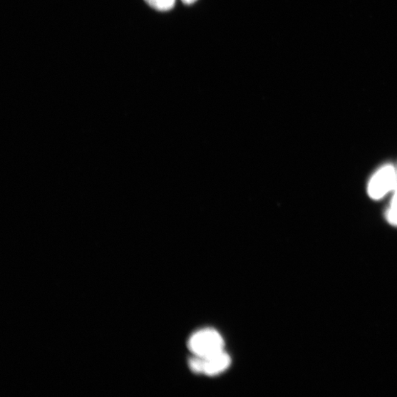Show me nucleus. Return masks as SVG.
Listing matches in <instances>:
<instances>
[{
	"instance_id": "nucleus-1",
	"label": "nucleus",
	"mask_w": 397,
	"mask_h": 397,
	"mask_svg": "<svg viewBox=\"0 0 397 397\" xmlns=\"http://www.w3.org/2000/svg\"><path fill=\"white\" fill-rule=\"evenodd\" d=\"M397 181V170L391 165H386L373 174L367 186L369 197L379 200L393 192Z\"/></svg>"
},
{
	"instance_id": "nucleus-2",
	"label": "nucleus",
	"mask_w": 397,
	"mask_h": 397,
	"mask_svg": "<svg viewBox=\"0 0 397 397\" xmlns=\"http://www.w3.org/2000/svg\"><path fill=\"white\" fill-rule=\"evenodd\" d=\"M225 342L215 330L204 329L195 333L189 341V348L194 356L207 357L224 350Z\"/></svg>"
},
{
	"instance_id": "nucleus-3",
	"label": "nucleus",
	"mask_w": 397,
	"mask_h": 397,
	"mask_svg": "<svg viewBox=\"0 0 397 397\" xmlns=\"http://www.w3.org/2000/svg\"><path fill=\"white\" fill-rule=\"evenodd\" d=\"M230 357L224 350L207 357L195 356L190 361V366L194 372L205 373L208 376L220 375L230 366Z\"/></svg>"
},
{
	"instance_id": "nucleus-4",
	"label": "nucleus",
	"mask_w": 397,
	"mask_h": 397,
	"mask_svg": "<svg viewBox=\"0 0 397 397\" xmlns=\"http://www.w3.org/2000/svg\"><path fill=\"white\" fill-rule=\"evenodd\" d=\"M145 1L152 9L161 12H166L174 8L176 0H145Z\"/></svg>"
},
{
	"instance_id": "nucleus-5",
	"label": "nucleus",
	"mask_w": 397,
	"mask_h": 397,
	"mask_svg": "<svg viewBox=\"0 0 397 397\" xmlns=\"http://www.w3.org/2000/svg\"><path fill=\"white\" fill-rule=\"evenodd\" d=\"M386 217L387 221L393 226H397V207H391L387 210Z\"/></svg>"
},
{
	"instance_id": "nucleus-6",
	"label": "nucleus",
	"mask_w": 397,
	"mask_h": 397,
	"mask_svg": "<svg viewBox=\"0 0 397 397\" xmlns=\"http://www.w3.org/2000/svg\"><path fill=\"white\" fill-rule=\"evenodd\" d=\"M197 0H182V2L186 5H192L195 4Z\"/></svg>"
}]
</instances>
